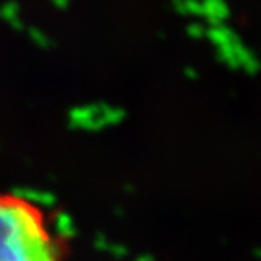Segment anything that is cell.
<instances>
[{"label":"cell","mask_w":261,"mask_h":261,"mask_svg":"<svg viewBox=\"0 0 261 261\" xmlns=\"http://www.w3.org/2000/svg\"><path fill=\"white\" fill-rule=\"evenodd\" d=\"M59 247L40 208L11 194H0V261H57Z\"/></svg>","instance_id":"6da1fadb"}]
</instances>
